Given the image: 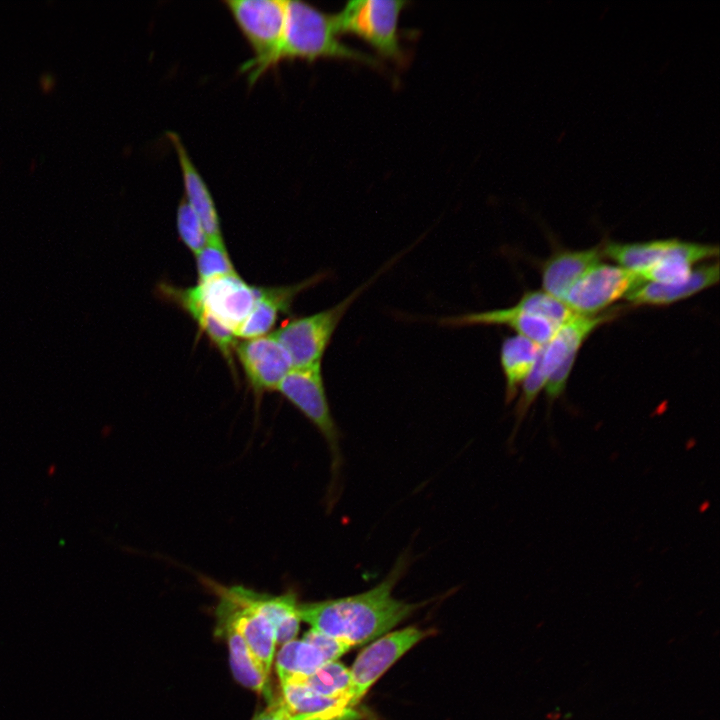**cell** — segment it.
<instances>
[{"label": "cell", "mask_w": 720, "mask_h": 720, "mask_svg": "<svg viewBox=\"0 0 720 720\" xmlns=\"http://www.w3.org/2000/svg\"><path fill=\"white\" fill-rule=\"evenodd\" d=\"M406 566L400 559L377 586L356 595L299 603L300 620L350 647L382 637L416 608L393 597L392 590Z\"/></svg>", "instance_id": "1"}, {"label": "cell", "mask_w": 720, "mask_h": 720, "mask_svg": "<svg viewBox=\"0 0 720 720\" xmlns=\"http://www.w3.org/2000/svg\"><path fill=\"white\" fill-rule=\"evenodd\" d=\"M338 36L332 15L303 1H287L286 23L281 42L249 83L255 84L268 70L286 60L314 61L319 58H335L378 66V61L372 56L347 46Z\"/></svg>", "instance_id": "2"}, {"label": "cell", "mask_w": 720, "mask_h": 720, "mask_svg": "<svg viewBox=\"0 0 720 720\" xmlns=\"http://www.w3.org/2000/svg\"><path fill=\"white\" fill-rule=\"evenodd\" d=\"M381 272L334 306L291 319L271 333L289 354L293 368L321 365L322 356L346 311Z\"/></svg>", "instance_id": "3"}, {"label": "cell", "mask_w": 720, "mask_h": 720, "mask_svg": "<svg viewBox=\"0 0 720 720\" xmlns=\"http://www.w3.org/2000/svg\"><path fill=\"white\" fill-rule=\"evenodd\" d=\"M407 5L401 0H352L332 15L338 35L349 33L360 37L381 56L402 62L398 22Z\"/></svg>", "instance_id": "4"}, {"label": "cell", "mask_w": 720, "mask_h": 720, "mask_svg": "<svg viewBox=\"0 0 720 720\" xmlns=\"http://www.w3.org/2000/svg\"><path fill=\"white\" fill-rule=\"evenodd\" d=\"M223 3L253 52V57L240 68L249 82L281 42L286 23L287 1L225 0Z\"/></svg>", "instance_id": "5"}, {"label": "cell", "mask_w": 720, "mask_h": 720, "mask_svg": "<svg viewBox=\"0 0 720 720\" xmlns=\"http://www.w3.org/2000/svg\"><path fill=\"white\" fill-rule=\"evenodd\" d=\"M218 596L216 618L228 621L241 634L249 649L270 674L274 658L276 630L272 622L256 606L253 590L241 585L222 586L205 580Z\"/></svg>", "instance_id": "6"}, {"label": "cell", "mask_w": 720, "mask_h": 720, "mask_svg": "<svg viewBox=\"0 0 720 720\" xmlns=\"http://www.w3.org/2000/svg\"><path fill=\"white\" fill-rule=\"evenodd\" d=\"M619 312V309L614 308L594 316L573 314L543 346L538 363L547 378L544 388L550 403L563 394L577 354L585 340L599 326L614 319Z\"/></svg>", "instance_id": "7"}, {"label": "cell", "mask_w": 720, "mask_h": 720, "mask_svg": "<svg viewBox=\"0 0 720 720\" xmlns=\"http://www.w3.org/2000/svg\"><path fill=\"white\" fill-rule=\"evenodd\" d=\"M276 391L293 404L320 432L331 455L332 479L342 465L339 430L332 416L323 383L321 365L293 368Z\"/></svg>", "instance_id": "8"}, {"label": "cell", "mask_w": 720, "mask_h": 720, "mask_svg": "<svg viewBox=\"0 0 720 720\" xmlns=\"http://www.w3.org/2000/svg\"><path fill=\"white\" fill-rule=\"evenodd\" d=\"M642 282L618 265L598 263L571 286L563 303L574 314L598 315Z\"/></svg>", "instance_id": "9"}, {"label": "cell", "mask_w": 720, "mask_h": 720, "mask_svg": "<svg viewBox=\"0 0 720 720\" xmlns=\"http://www.w3.org/2000/svg\"><path fill=\"white\" fill-rule=\"evenodd\" d=\"M429 633L406 627L383 635L363 649L350 669V706L353 708L392 664Z\"/></svg>", "instance_id": "10"}, {"label": "cell", "mask_w": 720, "mask_h": 720, "mask_svg": "<svg viewBox=\"0 0 720 720\" xmlns=\"http://www.w3.org/2000/svg\"><path fill=\"white\" fill-rule=\"evenodd\" d=\"M189 290L211 316L235 334L255 304L258 287L236 273L198 283Z\"/></svg>", "instance_id": "11"}, {"label": "cell", "mask_w": 720, "mask_h": 720, "mask_svg": "<svg viewBox=\"0 0 720 720\" xmlns=\"http://www.w3.org/2000/svg\"><path fill=\"white\" fill-rule=\"evenodd\" d=\"M235 357L258 401L265 392L276 391L293 369L289 354L272 334L237 343Z\"/></svg>", "instance_id": "12"}, {"label": "cell", "mask_w": 720, "mask_h": 720, "mask_svg": "<svg viewBox=\"0 0 720 720\" xmlns=\"http://www.w3.org/2000/svg\"><path fill=\"white\" fill-rule=\"evenodd\" d=\"M438 322L450 327L505 325L541 346L546 345L559 328L551 320L529 312L519 301L511 307L444 317Z\"/></svg>", "instance_id": "13"}, {"label": "cell", "mask_w": 720, "mask_h": 720, "mask_svg": "<svg viewBox=\"0 0 720 720\" xmlns=\"http://www.w3.org/2000/svg\"><path fill=\"white\" fill-rule=\"evenodd\" d=\"M166 137L177 155L184 198L198 216L206 233L207 242H224L219 214L207 183L192 161L180 136L176 132L168 131Z\"/></svg>", "instance_id": "14"}, {"label": "cell", "mask_w": 720, "mask_h": 720, "mask_svg": "<svg viewBox=\"0 0 720 720\" xmlns=\"http://www.w3.org/2000/svg\"><path fill=\"white\" fill-rule=\"evenodd\" d=\"M326 274H316L296 284L278 287H258L255 304L235 335L243 340L268 335L280 313H288L296 298L305 289L323 280Z\"/></svg>", "instance_id": "15"}, {"label": "cell", "mask_w": 720, "mask_h": 720, "mask_svg": "<svg viewBox=\"0 0 720 720\" xmlns=\"http://www.w3.org/2000/svg\"><path fill=\"white\" fill-rule=\"evenodd\" d=\"M719 281V263H701L681 283L661 284L642 282L626 295L631 305L664 306L689 298Z\"/></svg>", "instance_id": "16"}, {"label": "cell", "mask_w": 720, "mask_h": 720, "mask_svg": "<svg viewBox=\"0 0 720 720\" xmlns=\"http://www.w3.org/2000/svg\"><path fill=\"white\" fill-rule=\"evenodd\" d=\"M602 247L556 250L542 265L543 291L563 302L571 286L591 267L600 263Z\"/></svg>", "instance_id": "17"}, {"label": "cell", "mask_w": 720, "mask_h": 720, "mask_svg": "<svg viewBox=\"0 0 720 720\" xmlns=\"http://www.w3.org/2000/svg\"><path fill=\"white\" fill-rule=\"evenodd\" d=\"M217 635L225 637L234 678L244 687L261 694L269 703L275 700L269 674L249 649L241 634L228 621L216 618Z\"/></svg>", "instance_id": "18"}, {"label": "cell", "mask_w": 720, "mask_h": 720, "mask_svg": "<svg viewBox=\"0 0 720 720\" xmlns=\"http://www.w3.org/2000/svg\"><path fill=\"white\" fill-rule=\"evenodd\" d=\"M717 245L703 244L676 239L669 251L653 266L642 272L639 277L644 282L677 284L684 282L694 269V265L718 257Z\"/></svg>", "instance_id": "19"}, {"label": "cell", "mask_w": 720, "mask_h": 720, "mask_svg": "<svg viewBox=\"0 0 720 720\" xmlns=\"http://www.w3.org/2000/svg\"><path fill=\"white\" fill-rule=\"evenodd\" d=\"M158 290L162 297L179 306L194 319L199 329L206 334L210 342L217 348L235 375V347L238 343L236 335L218 322L199 304L191 294L189 287L180 288L169 284H160Z\"/></svg>", "instance_id": "20"}, {"label": "cell", "mask_w": 720, "mask_h": 720, "mask_svg": "<svg viewBox=\"0 0 720 720\" xmlns=\"http://www.w3.org/2000/svg\"><path fill=\"white\" fill-rule=\"evenodd\" d=\"M543 346L521 335L505 338L500 350V363L505 378V399L510 402L535 366Z\"/></svg>", "instance_id": "21"}, {"label": "cell", "mask_w": 720, "mask_h": 720, "mask_svg": "<svg viewBox=\"0 0 720 720\" xmlns=\"http://www.w3.org/2000/svg\"><path fill=\"white\" fill-rule=\"evenodd\" d=\"M675 240L660 239L632 243L609 241L602 246V252L603 256L612 259L618 266L639 276L657 263L669 251Z\"/></svg>", "instance_id": "22"}, {"label": "cell", "mask_w": 720, "mask_h": 720, "mask_svg": "<svg viewBox=\"0 0 720 720\" xmlns=\"http://www.w3.org/2000/svg\"><path fill=\"white\" fill-rule=\"evenodd\" d=\"M329 663L315 645L301 640L283 644L276 659V670L281 685L296 677L308 676Z\"/></svg>", "instance_id": "23"}, {"label": "cell", "mask_w": 720, "mask_h": 720, "mask_svg": "<svg viewBox=\"0 0 720 720\" xmlns=\"http://www.w3.org/2000/svg\"><path fill=\"white\" fill-rule=\"evenodd\" d=\"M283 701L298 714H343L354 711L347 699L320 695L306 686L288 683L281 685Z\"/></svg>", "instance_id": "24"}, {"label": "cell", "mask_w": 720, "mask_h": 720, "mask_svg": "<svg viewBox=\"0 0 720 720\" xmlns=\"http://www.w3.org/2000/svg\"><path fill=\"white\" fill-rule=\"evenodd\" d=\"M288 683L306 686L326 697L349 701L350 670L337 661L326 663L311 675L293 678L285 684Z\"/></svg>", "instance_id": "25"}, {"label": "cell", "mask_w": 720, "mask_h": 720, "mask_svg": "<svg viewBox=\"0 0 720 720\" xmlns=\"http://www.w3.org/2000/svg\"><path fill=\"white\" fill-rule=\"evenodd\" d=\"M195 257L198 283L237 273L224 242H207Z\"/></svg>", "instance_id": "26"}, {"label": "cell", "mask_w": 720, "mask_h": 720, "mask_svg": "<svg viewBox=\"0 0 720 720\" xmlns=\"http://www.w3.org/2000/svg\"><path fill=\"white\" fill-rule=\"evenodd\" d=\"M176 228L182 243L194 254L207 244L204 228L185 198L177 206Z\"/></svg>", "instance_id": "27"}, {"label": "cell", "mask_w": 720, "mask_h": 720, "mask_svg": "<svg viewBox=\"0 0 720 720\" xmlns=\"http://www.w3.org/2000/svg\"><path fill=\"white\" fill-rule=\"evenodd\" d=\"M252 720H355L353 713L344 714H298L293 713L282 698L275 699Z\"/></svg>", "instance_id": "28"}, {"label": "cell", "mask_w": 720, "mask_h": 720, "mask_svg": "<svg viewBox=\"0 0 720 720\" xmlns=\"http://www.w3.org/2000/svg\"><path fill=\"white\" fill-rule=\"evenodd\" d=\"M302 639L319 648L328 662L336 661L351 648L348 644L312 628L303 635Z\"/></svg>", "instance_id": "29"}, {"label": "cell", "mask_w": 720, "mask_h": 720, "mask_svg": "<svg viewBox=\"0 0 720 720\" xmlns=\"http://www.w3.org/2000/svg\"><path fill=\"white\" fill-rule=\"evenodd\" d=\"M38 86L42 93L50 94L57 86L56 74L52 71H43L38 76Z\"/></svg>", "instance_id": "30"}, {"label": "cell", "mask_w": 720, "mask_h": 720, "mask_svg": "<svg viewBox=\"0 0 720 720\" xmlns=\"http://www.w3.org/2000/svg\"><path fill=\"white\" fill-rule=\"evenodd\" d=\"M36 167H37L36 160H35V159H31L30 164H29V170H30V172H33V171L36 169Z\"/></svg>", "instance_id": "31"}]
</instances>
